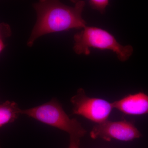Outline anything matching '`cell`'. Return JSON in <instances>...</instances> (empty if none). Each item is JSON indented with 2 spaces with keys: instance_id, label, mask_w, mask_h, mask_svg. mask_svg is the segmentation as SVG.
Here are the masks:
<instances>
[{
  "instance_id": "6da1fadb",
  "label": "cell",
  "mask_w": 148,
  "mask_h": 148,
  "mask_svg": "<svg viewBox=\"0 0 148 148\" xmlns=\"http://www.w3.org/2000/svg\"><path fill=\"white\" fill-rule=\"evenodd\" d=\"M85 4L83 1L75 2L73 7L57 1H40L35 3L33 6L36 11L37 21L27 45L32 47L38 38L50 33L84 29L86 24L82 17Z\"/></svg>"
},
{
  "instance_id": "7a4b0ae2",
  "label": "cell",
  "mask_w": 148,
  "mask_h": 148,
  "mask_svg": "<svg viewBox=\"0 0 148 148\" xmlns=\"http://www.w3.org/2000/svg\"><path fill=\"white\" fill-rule=\"evenodd\" d=\"M73 50L77 54L88 55L90 49L110 50L116 53L120 61H125L132 55L131 45L123 46L106 30L93 27H86L74 37Z\"/></svg>"
},
{
  "instance_id": "3957f363",
  "label": "cell",
  "mask_w": 148,
  "mask_h": 148,
  "mask_svg": "<svg viewBox=\"0 0 148 148\" xmlns=\"http://www.w3.org/2000/svg\"><path fill=\"white\" fill-rule=\"evenodd\" d=\"M21 114L69 133L70 137L80 138L86 131L75 119L70 118L56 99L35 108L22 110Z\"/></svg>"
},
{
  "instance_id": "277c9868",
  "label": "cell",
  "mask_w": 148,
  "mask_h": 148,
  "mask_svg": "<svg viewBox=\"0 0 148 148\" xmlns=\"http://www.w3.org/2000/svg\"><path fill=\"white\" fill-rule=\"evenodd\" d=\"M73 106V114L84 117L97 124L108 120L114 109L112 103L101 99L91 98L80 88L71 100Z\"/></svg>"
},
{
  "instance_id": "5b68a950",
  "label": "cell",
  "mask_w": 148,
  "mask_h": 148,
  "mask_svg": "<svg viewBox=\"0 0 148 148\" xmlns=\"http://www.w3.org/2000/svg\"><path fill=\"white\" fill-rule=\"evenodd\" d=\"M92 139L100 138L107 141L112 139L120 141H131L140 138L141 133L135 125L126 120L106 121L96 124L90 132Z\"/></svg>"
},
{
  "instance_id": "8992f818",
  "label": "cell",
  "mask_w": 148,
  "mask_h": 148,
  "mask_svg": "<svg viewBox=\"0 0 148 148\" xmlns=\"http://www.w3.org/2000/svg\"><path fill=\"white\" fill-rule=\"evenodd\" d=\"M114 108L125 114L142 115L148 114V95L143 92L130 94L112 103Z\"/></svg>"
},
{
  "instance_id": "52a82bcc",
  "label": "cell",
  "mask_w": 148,
  "mask_h": 148,
  "mask_svg": "<svg viewBox=\"0 0 148 148\" xmlns=\"http://www.w3.org/2000/svg\"><path fill=\"white\" fill-rule=\"evenodd\" d=\"M21 110L13 101H6L0 104V127L15 121L21 114Z\"/></svg>"
},
{
  "instance_id": "ba28073f",
  "label": "cell",
  "mask_w": 148,
  "mask_h": 148,
  "mask_svg": "<svg viewBox=\"0 0 148 148\" xmlns=\"http://www.w3.org/2000/svg\"><path fill=\"white\" fill-rule=\"evenodd\" d=\"M88 2L92 9L99 11L103 14L105 12L106 7L108 5L109 1L108 0H90Z\"/></svg>"
},
{
  "instance_id": "9c48e42d",
  "label": "cell",
  "mask_w": 148,
  "mask_h": 148,
  "mask_svg": "<svg viewBox=\"0 0 148 148\" xmlns=\"http://www.w3.org/2000/svg\"><path fill=\"white\" fill-rule=\"evenodd\" d=\"M12 35L10 26L5 23L0 24V39L3 40L5 38L10 37Z\"/></svg>"
},
{
  "instance_id": "30bf717a",
  "label": "cell",
  "mask_w": 148,
  "mask_h": 148,
  "mask_svg": "<svg viewBox=\"0 0 148 148\" xmlns=\"http://www.w3.org/2000/svg\"><path fill=\"white\" fill-rule=\"evenodd\" d=\"M80 138L70 137V145L69 148H80Z\"/></svg>"
},
{
  "instance_id": "8fae6325",
  "label": "cell",
  "mask_w": 148,
  "mask_h": 148,
  "mask_svg": "<svg viewBox=\"0 0 148 148\" xmlns=\"http://www.w3.org/2000/svg\"><path fill=\"white\" fill-rule=\"evenodd\" d=\"M5 47V45L3 42V40L0 39V53L4 49Z\"/></svg>"
},
{
  "instance_id": "7c38bea8",
  "label": "cell",
  "mask_w": 148,
  "mask_h": 148,
  "mask_svg": "<svg viewBox=\"0 0 148 148\" xmlns=\"http://www.w3.org/2000/svg\"><path fill=\"white\" fill-rule=\"evenodd\" d=\"M0 148H1V146H0Z\"/></svg>"
}]
</instances>
